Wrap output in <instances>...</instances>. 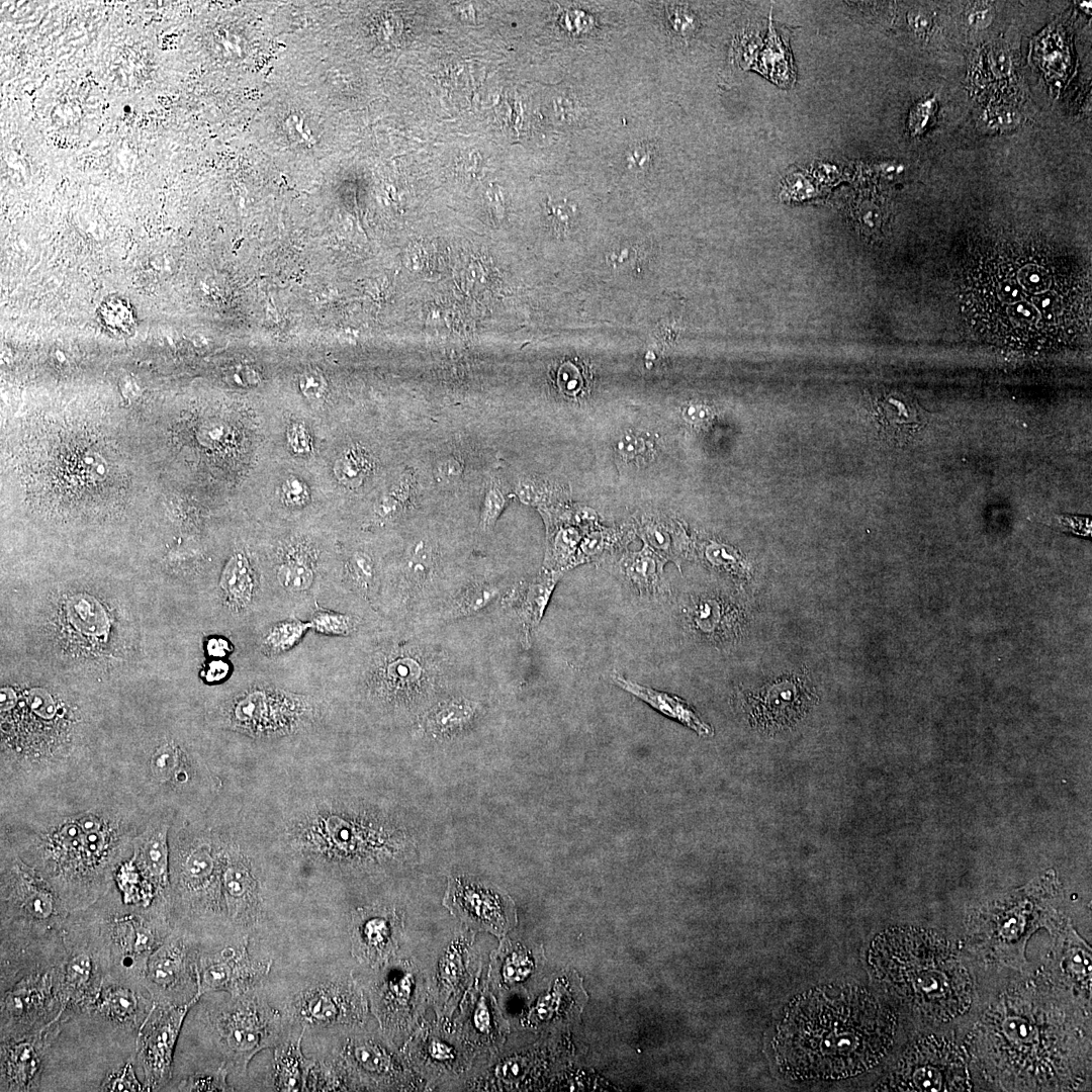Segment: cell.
I'll return each mask as SVG.
<instances>
[{"instance_id":"cell-1","label":"cell","mask_w":1092,"mask_h":1092,"mask_svg":"<svg viewBox=\"0 0 1092 1092\" xmlns=\"http://www.w3.org/2000/svg\"><path fill=\"white\" fill-rule=\"evenodd\" d=\"M960 295L969 327L1000 347L1040 352L1090 333V277L1046 245L987 248L967 268Z\"/></svg>"},{"instance_id":"cell-2","label":"cell","mask_w":1092,"mask_h":1092,"mask_svg":"<svg viewBox=\"0 0 1092 1092\" xmlns=\"http://www.w3.org/2000/svg\"><path fill=\"white\" fill-rule=\"evenodd\" d=\"M133 801L115 787L71 795L58 788L2 819L1 846L44 878L71 913L84 910L112 888L152 815Z\"/></svg>"},{"instance_id":"cell-3","label":"cell","mask_w":1092,"mask_h":1092,"mask_svg":"<svg viewBox=\"0 0 1092 1092\" xmlns=\"http://www.w3.org/2000/svg\"><path fill=\"white\" fill-rule=\"evenodd\" d=\"M896 1016L871 992L852 985L808 990L786 1007L772 1040L777 1065L799 1081L862 1074L890 1051Z\"/></svg>"},{"instance_id":"cell-4","label":"cell","mask_w":1092,"mask_h":1092,"mask_svg":"<svg viewBox=\"0 0 1092 1092\" xmlns=\"http://www.w3.org/2000/svg\"><path fill=\"white\" fill-rule=\"evenodd\" d=\"M0 713L1 786L60 781L88 761L78 709L50 690L2 687Z\"/></svg>"},{"instance_id":"cell-5","label":"cell","mask_w":1092,"mask_h":1092,"mask_svg":"<svg viewBox=\"0 0 1092 1092\" xmlns=\"http://www.w3.org/2000/svg\"><path fill=\"white\" fill-rule=\"evenodd\" d=\"M868 963L888 993L923 1017L953 1019L971 1005L970 975L949 942L934 931L886 929L872 941Z\"/></svg>"},{"instance_id":"cell-6","label":"cell","mask_w":1092,"mask_h":1092,"mask_svg":"<svg viewBox=\"0 0 1092 1092\" xmlns=\"http://www.w3.org/2000/svg\"><path fill=\"white\" fill-rule=\"evenodd\" d=\"M281 838L294 854L335 869L393 857L402 838L386 817L338 797H316L287 814Z\"/></svg>"},{"instance_id":"cell-7","label":"cell","mask_w":1092,"mask_h":1092,"mask_svg":"<svg viewBox=\"0 0 1092 1092\" xmlns=\"http://www.w3.org/2000/svg\"><path fill=\"white\" fill-rule=\"evenodd\" d=\"M972 1040L980 1061L1009 1082L1037 1084L1064 1062L1063 1022L1031 992L1013 991L998 1000L978 1022Z\"/></svg>"},{"instance_id":"cell-8","label":"cell","mask_w":1092,"mask_h":1092,"mask_svg":"<svg viewBox=\"0 0 1092 1092\" xmlns=\"http://www.w3.org/2000/svg\"><path fill=\"white\" fill-rule=\"evenodd\" d=\"M79 912L106 979L145 990L149 958L173 930L167 906L127 904L113 885L98 901Z\"/></svg>"},{"instance_id":"cell-9","label":"cell","mask_w":1092,"mask_h":1092,"mask_svg":"<svg viewBox=\"0 0 1092 1092\" xmlns=\"http://www.w3.org/2000/svg\"><path fill=\"white\" fill-rule=\"evenodd\" d=\"M224 828L183 822L169 832L168 906L175 917L206 919L223 914L221 871Z\"/></svg>"},{"instance_id":"cell-10","label":"cell","mask_w":1092,"mask_h":1092,"mask_svg":"<svg viewBox=\"0 0 1092 1092\" xmlns=\"http://www.w3.org/2000/svg\"><path fill=\"white\" fill-rule=\"evenodd\" d=\"M445 659L426 646L387 640L367 652L359 671L362 694L384 711L408 709L443 678Z\"/></svg>"},{"instance_id":"cell-11","label":"cell","mask_w":1092,"mask_h":1092,"mask_svg":"<svg viewBox=\"0 0 1092 1092\" xmlns=\"http://www.w3.org/2000/svg\"><path fill=\"white\" fill-rule=\"evenodd\" d=\"M128 787L126 793L140 801L153 799L156 813L174 814L172 805L196 795L199 790H213L215 782L206 763L184 741L163 736L146 743L125 760Z\"/></svg>"},{"instance_id":"cell-12","label":"cell","mask_w":1092,"mask_h":1092,"mask_svg":"<svg viewBox=\"0 0 1092 1092\" xmlns=\"http://www.w3.org/2000/svg\"><path fill=\"white\" fill-rule=\"evenodd\" d=\"M324 703L310 695L253 684L221 703L220 727L255 739H276L310 730L324 718Z\"/></svg>"},{"instance_id":"cell-13","label":"cell","mask_w":1092,"mask_h":1092,"mask_svg":"<svg viewBox=\"0 0 1092 1092\" xmlns=\"http://www.w3.org/2000/svg\"><path fill=\"white\" fill-rule=\"evenodd\" d=\"M71 912L32 867L1 846V933L35 939L58 933Z\"/></svg>"},{"instance_id":"cell-14","label":"cell","mask_w":1092,"mask_h":1092,"mask_svg":"<svg viewBox=\"0 0 1092 1092\" xmlns=\"http://www.w3.org/2000/svg\"><path fill=\"white\" fill-rule=\"evenodd\" d=\"M210 1022L223 1062L242 1073L256 1054L280 1042V1014L252 991L212 1011Z\"/></svg>"},{"instance_id":"cell-15","label":"cell","mask_w":1092,"mask_h":1092,"mask_svg":"<svg viewBox=\"0 0 1092 1092\" xmlns=\"http://www.w3.org/2000/svg\"><path fill=\"white\" fill-rule=\"evenodd\" d=\"M970 1088L963 1052L944 1037L929 1035L915 1040L905 1050L878 1090L938 1092Z\"/></svg>"},{"instance_id":"cell-16","label":"cell","mask_w":1092,"mask_h":1092,"mask_svg":"<svg viewBox=\"0 0 1092 1092\" xmlns=\"http://www.w3.org/2000/svg\"><path fill=\"white\" fill-rule=\"evenodd\" d=\"M223 915L234 924L251 926L262 917L263 898L255 858L247 843L224 828L221 871Z\"/></svg>"},{"instance_id":"cell-17","label":"cell","mask_w":1092,"mask_h":1092,"mask_svg":"<svg viewBox=\"0 0 1092 1092\" xmlns=\"http://www.w3.org/2000/svg\"><path fill=\"white\" fill-rule=\"evenodd\" d=\"M443 905L468 926L498 938L517 923L511 897L497 887L470 877L448 878Z\"/></svg>"},{"instance_id":"cell-18","label":"cell","mask_w":1092,"mask_h":1092,"mask_svg":"<svg viewBox=\"0 0 1092 1092\" xmlns=\"http://www.w3.org/2000/svg\"><path fill=\"white\" fill-rule=\"evenodd\" d=\"M194 1004L193 1000L179 1005L155 1003L145 1021L135 1054L147 1090H159L171 1079L175 1044L186 1014Z\"/></svg>"},{"instance_id":"cell-19","label":"cell","mask_w":1092,"mask_h":1092,"mask_svg":"<svg viewBox=\"0 0 1092 1092\" xmlns=\"http://www.w3.org/2000/svg\"><path fill=\"white\" fill-rule=\"evenodd\" d=\"M249 938L215 952H203L195 959L196 992L193 1001L206 993L224 991L231 997L251 991L270 972L271 960H256L249 953Z\"/></svg>"},{"instance_id":"cell-20","label":"cell","mask_w":1092,"mask_h":1092,"mask_svg":"<svg viewBox=\"0 0 1092 1092\" xmlns=\"http://www.w3.org/2000/svg\"><path fill=\"white\" fill-rule=\"evenodd\" d=\"M367 1003L353 980L323 982L297 994L291 1013L303 1027L355 1026L363 1022Z\"/></svg>"},{"instance_id":"cell-21","label":"cell","mask_w":1092,"mask_h":1092,"mask_svg":"<svg viewBox=\"0 0 1092 1092\" xmlns=\"http://www.w3.org/2000/svg\"><path fill=\"white\" fill-rule=\"evenodd\" d=\"M194 966L189 942L173 929L149 958L143 987L155 1003H188L184 990L190 983L196 985Z\"/></svg>"},{"instance_id":"cell-22","label":"cell","mask_w":1092,"mask_h":1092,"mask_svg":"<svg viewBox=\"0 0 1092 1092\" xmlns=\"http://www.w3.org/2000/svg\"><path fill=\"white\" fill-rule=\"evenodd\" d=\"M401 933L402 919L393 908H358L351 920L352 954L361 964L383 967L395 954Z\"/></svg>"},{"instance_id":"cell-23","label":"cell","mask_w":1092,"mask_h":1092,"mask_svg":"<svg viewBox=\"0 0 1092 1092\" xmlns=\"http://www.w3.org/2000/svg\"><path fill=\"white\" fill-rule=\"evenodd\" d=\"M173 821V813H153L133 839L128 857L153 898L167 904L170 886L169 832Z\"/></svg>"},{"instance_id":"cell-24","label":"cell","mask_w":1092,"mask_h":1092,"mask_svg":"<svg viewBox=\"0 0 1092 1092\" xmlns=\"http://www.w3.org/2000/svg\"><path fill=\"white\" fill-rule=\"evenodd\" d=\"M417 989L416 977L408 968L396 966L384 972L371 992L372 1009L384 1031L392 1034L408 1024Z\"/></svg>"},{"instance_id":"cell-25","label":"cell","mask_w":1092,"mask_h":1092,"mask_svg":"<svg viewBox=\"0 0 1092 1092\" xmlns=\"http://www.w3.org/2000/svg\"><path fill=\"white\" fill-rule=\"evenodd\" d=\"M341 1060L347 1070L375 1083H390L402 1072L384 1040L373 1035H354L344 1043Z\"/></svg>"},{"instance_id":"cell-26","label":"cell","mask_w":1092,"mask_h":1092,"mask_svg":"<svg viewBox=\"0 0 1092 1092\" xmlns=\"http://www.w3.org/2000/svg\"><path fill=\"white\" fill-rule=\"evenodd\" d=\"M41 1034L1 1043V1090L27 1091L40 1081Z\"/></svg>"},{"instance_id":"cell-27","label":"cell","mask_w":1092,"mask_h":1092,"mask_svg":"<svg viewBox=\"0 0 1092 1092\" xmlns=\"http://www.w3.org/2000/svg\"><path fill=\"white\" fill-rule=\"evenodd\" d=\"M439 565L436 547L426 539L413 543L387 595L397 606L411 605L433 582Z\"/></svg>"},{"instance_id":"cell-28","label":"cell","mask_w":1092,"mask_h":1092,"mask_svg":"<svg viewBox=\"0 0 1092 1092\" xmlns=\"http://www.w3.org/2000/svg\"><path fill=\"white\" fill-rule=\"evenodd\" d=\"M224 605L236 615L250 613L262 593L259 576L249 556L236 551L226 561L219 579Z\"/></svg>"},{"instance_id":"cell-29","label":"cell","mask_w":1092,"mask_h":1092,"mask_svg":"<svg viewBox=\"0 0 1092 1092\" xmlns=\"http://www.w3.org/2000/svg\"><path fill=\"white\" fill-rule=\"evenodd\" d=\"M304 1029L305 1027L297 1038L279 1042L274 1049L272 1082L277 1091H307L310 1072L315 1063L305 1058L302 1053Z\"/></svg>"},{"instance_id":"cell-30","label":"cell","mask_w":1092,"mask_h":1092,"mask_svg":"<svg viewBox=\"0 0 1092 1092\" xmlns=\"http://www.w3.org/2000/svg\"><path fill=\"white\" fill-rule=\"evenodd\" d=\"M558 578L559 573L550 570L507 594L505 599L515 609L525 637L541 621Z\"/></svg>"},{"instance_id":"cell-31","label":"cell","mask_w":1092,"mask_h":1092,"mask_svg":"<svg viewBox=\"0 0 1092 1092\" xmlns=\"http://www.w3.org/2000/svg\"><path fill=\"white\" fill-rule=\"evenodd\" d=\"M317 581L313 561L301 550L285 554L275 569V582L280 595L291 601L308 599L316 590Z\"/></svg>"},{"instance_id":"cell-32","label":"cell","mask_w":1092,"mask_h":1092,"mask_svg":"<svg viewBox=\"0 0 1092 1092\" xmlns=\"http://www.w3.org/2000/svg\"><path fill=\"white\" fill-rule=\"evenodd\" d=\"M612 677L620 688L640 698L662 714L679 721L700 735H711L713 733L711 727L704 723L680 698L641 686L621 674L616 673Z\"/></svg>"},{"instance_id":"cell-33","label":"cell","mask_w":1092,"mask_h":1092,"mask_svg":"<svg viewBox=\"0 0 1092 1092\" xmlns=\"http://www.w3.org/2000/svg\"><path fill=\"white\" fill-rule=\"evenodd\" d=\"M638 530L645 546L662 560H671L678 564L684 552V541L680 528L673 520L665 516L643 517Z\"/></svg>"},{"instance_id":"cell-34","label":"cell","mask_w":1092,"mask_h":1092,"mask_svg":"<svg viewBox=\"0 0 1092 1092\" xmlns=\"http://www.w3.org/2000/svg\"><path fill=\"white\" fill-rule=\"evenodd\" d=\"M477 714L475 702L456 697L438 703L425 717V728L434 736H449L468 726Z\"/></svg>"},{"instance_id":"cell-35","label":"cell","mask_w":1092,"mask_h":1092,"mask_svg":"<svg viewBox=\"0 0 1092 1092\" xmlns=\"http://www.w3.org/2000/svg\"><path fill=\"white\" fill-rule=\"evenodd\" d=\"M311 630L309 620L289 617L269 625L260 635L258 647L267 657L283 655L296 647Z\"/></svg>"},{"instance_id":"cell-36","label":"cell","mask_w":1092,"mask_h":1092,"mask_svg":"<svg viewBox=\"0 0 1092 1092\" xmlns=\"http://www.w3.org/2000/svg\"><path fill=\"white\" fill-rule=\"evenodd\" d=\"M500 594V586L494 582H469L448 602L444 608V618L455 620L476 615L495 602Z\"/></svg>"},{"instance_id":"cell-37","label":"cell","mask_w":1092,"mask_h":1092,"mask_svg":"<svg viewBox=\"0 0 1092 1092\" xmlns=\"http://www.w3.org/2000/svg\"><path fill=\"white\" fill-rule=\"evenodd\" d=\"M879 421L891 437L908 440L925 424L918 408L907 400L890 397L878 406Z\"/></svg>"},{"instance_id":"cell-38","label":"cell","mask_w":1092,"mask_h":1092,"mask_svg":"<svg viewBox=\"0 0 1092 1092\" xmlns=\"http://www.w3.org/2000/svg\"><path fill=\"white\" fill-rule=\"evenodd\" d=\"M621 564L625 576L640 592L654 593L662 585V559L647 546L626 555Z\"/></svg>"},{"instance_id":"cell-39","label":"cell","mask_w":1092,"mask_h":1092,"mask_svg":"<svg viewBox=\"0 0 1092 1092\" xmlns=\"http://www.w3.org/2000/svg\"><path fill=\"white\" fill-rule=\"evenodd\" d=\"M346 580L356 595L366 601L375 599L379 593L377 572L373 557L364 550H355L346 565Z\"/></svg>"},{"instance_id":"cell-40","label":"cell","mask_w":1092,"mask_h":1092,"mask_svg":"<svg viewBox=\"0 0 1092 1092\" xmlns=\"http://www.w3.org/2000/svg\"><path fill=\"white\" fill-rule=\"evenodd\" d=\"M311 630L326 636L347 637L358 629V620L346 613L315 608L308 619Z\"/></svg>"},{"instance_id":"cell-41","label":"cell","mask_w":1092,"mask_h":1092,"mask_svg":"<svg viewBox=\"0 0 1092 1092\" xmlns=\"http://www.w3.org/2000/svg\"><path fill=\"white\" fill-rule=\"evenodd\" d=\"M370 469L368 457L359 450L349 449L336 461L334 471L340 482L349 487L359 486Z\"/></svg>"},{"instance_id":"cell-42","label":"cell","mask_w":1092,"mask_h":1092,"mask_svg":"<svg viewBox=\"0 0 1092 1092\" xmlns=\"http://www.w3.org/2000/svg\"><path fill=\"white\" fill-rule=\"evenodd\" d=\"M499 950L494 972L498 985L509 986L521 981L528 971L526 956L511 945L500 946Z\"/></svg>"},{"instance_id":"cell-43","label":"cell","mask_w":1092,"mask_h":1092,"mask_svg":"<svg viewBox=\"0 0 1092 1092\" xmlns=\"http://www.w3.org/2000/svg\"><path fill=\"white\" fill-rule=\"evenodd\" d=\"M229 1068L224 1062L214 1070L196 1072L181 1080L179 1091H234L228 1084Z\"/></svg>"},{"instance_id":"cell-44","label":"cell","mask_w":1092,"mask_h":1092,"mask_svg":"<svg viewBox=\"0 0 1092 1092\" xmlns=\"http://www.w3.org/2000/svg\"><path fill=\"white\" fill-rule=\"evenodd\" d=\"M1062 968L1065 974L1077 982H1090L1091 961L1090 952L1082 942H1069L1064 947Z\"/></svg>"},{"instance_id":"cell-45","label":"cell","mask_w":1092,"mask_h":1092,"mask_svg":"<svg viewBox=\"0 0 1092 1092\" xmlns=\"http://www.w3.org/2000/svg\"><path fill=\"white\" fill-rule=\"evenodd\" d=\"M616 451L625 462L640 464L650 458L653 448L646 437L628 431L617 441Z\"/></svg>"},{"instance_id":"cell-46","label":"cell","mask_w":1092,"mask_h":1092,"mask_svg":"<svg viewBox=\"0 0 1092 1092\" xmlns=\"http://www.w3.org/2000/svg\"><path fill=\"white\" fill-rule=\"evenodd\" d=\"M509 503L502 485L497 481H491L488 485L480 514V527L486 531L491 529Z\"/></svg>"},{"instance_id":"cell-47","label":"cell","mask_w":1092,"mask_h":1092,"mask_svg":"<svg viewBox=\"0 0 1092 1092\" xmlns=\"http://www.w3.org/2000/svg\"><path fill=\"white\" fill-rule=\"evenodd\" d=\"M102 1091H141L145 1086L135 1077L130 1062L120 1070L110 1074L100 1086Z\"/></svg>"},{"instance_id":"cell-48","label":"cell","mask_w":1092,"mask_h":1092,"mask_svg":"<svg viewBox=\"0 0 1092 1092\" xmlns=\"http://www.w3.org/2000/svg\"><path fill=\"white\" fill-rule=\"evenodd\" d=\"M426 1059L440 1065H451L457 1057L453 1046L440 1038L430 1037L425 1050Z\"/></svg>"},{"instance_id":"cell-49","label":"cell","mask_w":1092,"mask_h":1092,"mask_svg":"<svg viewBox=\"0 0 1092 1092\" xmlns=\"http://www.w3.org/2000/svg\"><path fill=\"white\" fill-rule=\"evenodd\" d=\"M301 392L309 399L321 398L326 389L327 382L323 374L316 370H307L299 378Z\"/></svg>"},{"instance_id":"cell-50","label":"cell","mask_w":1092,"mask_h":1092,"mask_svg":"<svg viewBox=\"0 0 1092 1092\" xmlns=\"http://www.w3.org/2000/svg\"><path fill=\"white\" fill-rule=\"evenodd\" d=\"M282 489L286 503L290 506H302L308 497L306 485L294 476L285 480Z\"/></svg>"},{"instance_id":"cell-51","label":"cell","mask_w":1092,"mask_h":1092,"mask_svg":"<svg viewBox=\"0 0 1092 1092\" xmlns=\"http://www.w3.org/2000/svg\"><path fill=\"white\" fill-rule=\"evenodd\" d=\"M399 496L402 494L397 493L386 494L382 496L375 505V515L378 519L388 521L393 519L401 510V502Z\"/></svg>"},{"instance_id":"cell-52","label":"cell","mask_w":1092,"mask_h":1092,"mask_svg":"<svg viewBox=\"0 0 1092 1092\" xmlns=\"http://www.w3.org/2000/svg\"><path fill=\"white\" fill-rule=\"evenodd\" d=\"M463 466L459 459L448 456L440 460L436 465V476L445 482H453L460 478Z\"/></svg>"},{"instance_id":"cell-53","label":"cell","mask_w":1092,"mask_h":1092,"mask_svg":"<svg viewBox=\"0 0 1092 1092\" xmlns=\"http://www.w3.org/2000/svg\"><path fill=\"white\" fill-rule=\"evenodd\" d=\"M231 672V664L224 658H211L203 669L202 676L207 682L224 680Z\"/></svg>"},{"instance_id":"cell-54","label":"cell","mask_w":1092,"mask_h":1092,"mask_svg":"<svg viewBox=\"0 0 1092 1092\" xmlns=\"http://www.w3.org/2000/svg\"><path fill=\"white\" fill-rule=\"evenodd\" d=\"M472 1020L473 1027L475 1030H478L477 1032L481 1034L491 1032L492 1017L490 1014L489 1005L488 1003H486L485 998L482 997L481 1000L478 1002V1007L474 1010Z\"/></svg>"},{"instance_id":"cell-55","label":"cell","mask_w":1092,"mask_h":1092,"mask_svg":"<svg viewBox=\"0 0 1092 1092\" xmlns=\"http://www.w3.org/2000/svg\"><path fill=\"white\" fill-rule=\"evenodd\" d=\"M287 440L295 453L304 454L309 451L308 437L303 426H292L287 432Z\"/></svg>"},{"instance_id":"cell-56","label":"cell","mask_w":1092,"mask_h":1092,"mask_svg":"<svg viewBox=\"0 0 1092 1092\" xmlns=\"http://www.w3.org/2000/svg\"><path fill=\"white\" fill-rule=\"evenodd\" d=\"M206 654L211 658H224L233 651V644L221 636H212L205 642Z\"/></svg>"},{"instance_id":"cell-57","label":"cell","mask_w":1092,"mask_h":1092,"mask_svg":"<svg viewBox=\"0 0 1092 1092\" xmlns=\"http://www.w3.org/2000/svg\"><path fill=\"white\" fill-rule=\"evenodd\" d=\"M548 216L553 223L554 228L558 231L567 230L569 222V211L567 205L563 203H549L547 205Z\"/></svg>"},{"instance_id":"cell-58","label":"cell","mask_w":1092,"mask_h":1092,"mask_svg":"<svg viewBox=\"0 0 1092 1092\" xmlns=\"http://www.w3.org/2000/svg\"><path fill=\"white\" fill-rule=\"evenodd\" d=\"M908 19H909L910 25L915 30L920 31V32L927 30L929 28V26H930L929 17L926 14H924V13H922L920 11H912L908 15Z\"/></svg>"}]
</instances>
